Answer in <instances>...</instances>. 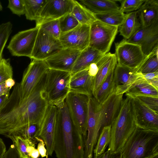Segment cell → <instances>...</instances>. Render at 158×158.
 <instances>
[{"instance_id": "cell-1", "label": "cell", "mask_w": 158, "mask_h": 158, "mask_svg": "<svg viewBox=\"0 0 158 158\" xmlns=\"http://www.w3.org/2000/svg\"><path fill=\"white\" fill-rule=\"evenodd\" d=\"M44 77L27 97L21 95L19 83L0 108V134L8 137L16 129L29 124L40 125L49 103L44 90Z\"/></svg>"}, {"instance_id": "cell-2", "label": "cell", "mask_w": 158, "mask_h": 158, "mask_svg": "<svg viewBox=\"0 0 158 158\" xmlns=\"http://www.w3.org/2000/svg\"><path fill=\"white\" fill-rule=\"evenodd\" d=\"M54 152L57 158H84L83 135L73 124L65 101L59 106Z\"/></svg>"}, {"instance_id": "cell-3", "label": "cell", "mask_w": 158, "mask_h": 158, "mask_svg": "<svg viewBox=\"0 0 158 158\" xmlns=\"http://www.w3.org/2000/svg\"><path fill=\"white\" fill-rule=\"evenodd\" d=\"M131 99L127 96L123 99L118 114L111 125L110 139L107 150L111 154L120 153L137 128Z\"/></svg>"}, {"instance_id": "cell-4", "label": "cell", "mask_w": 158, "mask_h": 158, "mask_svg": "<svg viewBox=\"0 0 158 158\" xmlns=\"http://www.w3.org/2000/svg\"><path fill=\"white\" fill-rule=\"evenodd\" d=\"M122 158H148L158 153V131L137 127L121 152Z\"/></svg>"}, {"instance_id": "cell-5", "label": "cell", "mask_w": 158, "mask_h": 158, "mask_svg": "<svg viewBox=\"0 0 158 158\" xmlns=\"http://www.w3.org/2000/svg\"><path fill=\"white\" fill-rule=\"evenodd\" d=\"M71 72L49 69L45 75L44 90L49 105L58 107L70 92Z\"/></svg>"}, {"instance_id": "cell-6", "label": "cell", "mask_w": 158, "mask_h": 158, "mask_svg": "<svg viewBox=\"0 0 158 158\" xmlns=\"http://www.w3.org/2000/svg\"><path fill=\"white\" fill-rule=\"evenodd\" d=\"M89 97L70 92L65 100L72 122L83 136H85L87 132Z\"/></svg>"}, {"instance_id": "cell-7", "label": "cell", "mask_w": 158, "mask_h": 158, "mask_svg": "<svg viewBox=\"0 0 158 158\" xmlns=\"http://www.w3.org/2000/svg\"><path fill=\"white\" fill-rule=\"evenodd\" d=\"M117 64L136 72H138L147 56L140 46L123 39L115 43V53Z\"/></svg>"}, {"instance_id": "cell-8", "label": "cell", "mask_w": 158, "mask_h": 158, "mask_svg": "<svg viewBox=\"0 0 158 158\" xmlns=\"http://www.w3.org/2000/svg\"><path fill=\"white\" fill-rule=\"evenodd\" d=\"M118 31V27L96 20L90 25L89 46L102 54L108 52Z\"/></svg>"}, {"instance_id": "cell-9", "label": "cell", "mask_w": 158, "mask_h": 158, "mask_svg": "<svg viewBox=\"0 0 158 158\" xmlns=\"http://www.w3.org/2000/svg\"><path fill=\"white\" fill-rule=\"evenodd\" d=\"M98 102L92 96L88 102L87 136L85 144L84 158H92L94 149L102 129L98 108Z\"/></svg>"}, {"instance_id": "cell-10", "label": "cell", "mask_w": 158, "mask_h": 158, "mask_svg": "<svg viewBox=\"0 0 158 158\" xmlns=\"http://www.w3.org/2000/svg\"><path fill=\"white\" fill-rule=\"evenodd\" d=\"M39 27L21 31L13 36L7 48L13 56H25L31 58Z\"/></svg>"}, {"instance_id": "cell-11", "label": "cell", "mask_w": 158, "mask_h": 158, "mask_svg": "<svg viewBox=\"0 0 158 158\" xmlns=\"http://www.w3.org/2000/svg\"><path fill=\"white\" fill-rule=\"evenodd\" d=\"M64 48L59 39L40 27L30 59L45 60Z\"/></svg>"}, {"instance_id": "cell-12", "label": "cell", "mask_w": 158, "mask_h": 158, "mask_svg": "<svg viewBox=\"0 0 158 158\" xmlns=\"http://www.w3.org/2000/svg\"><path fill=\"white\" fill-rule=\"evenodd\" d=\"M49 69L44 60H32L24 71L19 83L22 97L26 98L30 95Z\"/></svg>"}, {"instance_id": "cell-13", "label": "cell", "mask_w": 158, "mask_h": 158, "mask_svg": "<svg viewBox=\"0 0 158 158\" xmlns=\"http://www.w3.org/2000/svg\"><path fill=\"white\" fill-rule=\"evenodd\" d=\"M58 120V109L54 105H49L40 125L38 137L44 141L48 155L54 152L55 137Z\"/></svg>"}, {"instance_id": "cell-14", "label": "cell", "mask_w": 158, "mask_h": 158, "mask_svg": "<svg viewBox=\"0 0 158 158\" xmlns=\"http://www.w3.org/2000/svg\"><path fill=\"white\" fill-rule=\"evenodd\" d=\"M90 25L80 24L61 34L59 40L64 48L82 51L89 45Z\"/></svg>"}, {"instance_id": "cell-15", "label": "cell", "mask_w": 158, "mask_h": 158, "mask_svg": "<svg viewBox=\"0 0 158 158\" xmlns=\"http://www.w3.org/2000/svg\"><path fill=\"white\" fill-rule=\"evenodd\" d=\"M126 40L139 45L144 54L146 56H148L158 45V20L148 27H141L133 35Z\"/></svg>"}, {"instance_id": "cell-16", "label": "cell", "mask_w": 158, "mask_h": 158, "mask_svg": "<svg viewBox=\"0 0 158 158\" xmlns=\"http://www.w3.org/2000/svg\"><path fill=\"white\" fill-rule=\"evenodd\" d=\"M137 127L158 131V113L143 103L137 98L131 99Z\"/></svg>"}, {"instance_id": "cell-17", "label": "cell", "mask_w": 158, "mask_h": 158, "mask_svg": "<svg viewBox=\"0 0 158 158\" xmlns=\"http://www.w3.org/2000/svg\"><path fill=\"white\" fill-rule=\"evenodd\" d=\"M123 94H116L115 90L103 102H98L99 118L102 128L111 125L117 117L123 100Z\"/></svg>"}, {"instance_id": "cell-18", "label": "cell", "mask_w": 158, "mask_h": 158, "mask_svg": "<svg viewBox=\"0 0 158 158\" xmlns=\"http://www.w3.org/2000/svg\"><path fill=\"white\" fill-rule=\"evenodd\" d=\"M74 3V0H47L39 18L36 21V26L44 21L58 19L71 13Z\"/></svg>"}, {"instance_id": "cell-19", "label": "cell", "mask_w": 158, "mask_h": 158, "mask_svg": "<svg viewBox=\"0 0 158 158\" xmlns=\"http://www.w3.org/2000/svg\"><path fill=\"white\" fill-rule=\"evenodd\" d=\"M114 81L117 95L123 94L138 81L144 78L142 74L117 64L114 70Z\"/></svg>"}, {"instance_id": "cell-20", "label": "cell", "mask_w": 158, "mask_h": 158, "mask_svg": "<svg viewBox=\"0 0 158 158\" xmlns=\"http://www.w3.org/2000/svg\"><path fill=\"white\" fill-rule=\"evenodd\" d=\"M81 51L64 48L44 60L49 69L71 72Z\"/></svg>"}, {"instance_id": "cell-21", "label": "cell", "mask_w": 158, "mask_h": 158, "mask_svg": "<svg viewBox=\"0 0 158 158\" xmlns=\"http://www.w3.org/2000/svg\"><path fill=\"white\" fill-rule=\"evenodd\" d=\"M96 63L98 70L93 80V96L94 97L110 72L115 68L117 61L115 53L108 52L103 55Z\"/></svg>"}, {"instance_id": "cell-22", "label": "cell", "mask_w": 158, "mask_h": 158, "mask_svg": "<svg viewBox=\"0 0 158 158\" xmlns=\"http://www.w3.org/2000/svg\"><path fill=\"white\" fill-rule=\"evenodd\" d=\"M88 68L71 74L70 92L85 94L89 97L93 96L94 78L89 74Z\"/></svg>"}, {"instance_id": "cell-23", "label": "cell", "mask_w": 158, "mask_h": 158, "mask_svg": "<svg viewBox=\"0 0 158 158\" xmlns=\"http://www.w3.org/2000/svg\"><path fill=\"white\" fill-rule=\"evenodd\" d=\"M137 11L141 27H148L158 20V1L145 0Z\"/></svg>"}, {"instance_id": "cell-24", "label": "cell", "mask_w": 158, "mask_h": 158, "mask_svg": "<svg viewBox=\"0 0 158 158\" xmlns=\"http://www.w3.org/2000/svg\"><path fill=\"white\" fill-rule=\"evenodd\" d=\"M103 55L98 50L89 46L81 51L71 71V74L88 68L97 62Z\"/></svg>"}, {"instance_id": "cell-25", "label": "cell", "mask_w": 158, "mask_h": 158, "mask_svg": "<svg viewBox=\"0 0 158 158\" xmlns=\"http://www.w3.org/2000/svg\"><path fill=\"white\" fill-rule=\"evenodd\" d=\"M80 2L94 14L118 10L120 8L115 0H82Z\"/></svg>"}, {"instance_id": "cell-26", "label": "cell", "mask_w": 158, "mask_h": 158, "mask_svg": "<svg viewBox=\"0 0 158 158\" xmlns=\"http://www.w3.org/2000/svg\"><path fill=\"white\" fill-rule=\"evenodd\" d=\"M127 13L123 23L118 27L120 35L126 40L131 38L141 27L137 11Z\"/></svg>"}, {"instance_id": "cell-27", "label": "cell", "mask_w": 158, "mask_h": 158, "mask_svg": "<svg viewBox=\"0 0 158 158\" xmlns=\"http://www.w3.org/2000/svg\"><path fill=\"white\" fill-rule=\"evenodd\" d=\"M125 94L126 96L131 98L141 96L158 97V90L143 78L138 81Z\"/></svg>"}, {"instance_id": "cell-28", "label": "cell", "mask_w": 158, "mask_h": 158, "mask_svg": "<svg viewBox=\"0 0 158 158\" xmlns=\"http://www.w3.org/2000/svg\"><path fill=\"white\" fill-rule=\"evenodd\" d=\"M40 125L37 124H27L20 127L12 131L7 137L19 136L35 144L38 142Z\"/></svg>"}, {"instance_id": "cell-29", "label": "cell", "mask_w": 158, "mask_h": 158, "mask_svg": "<svg viewBox=\"0 0 158 158\" xmlns=\"http://www.w3.org/2000/svg\"><path fill=\"white\" fill-rule=\"evenodd\" d=\"M71 14L80 24L90 25L96 20L94 15L89 10L77 1L74 0Z\"/></svg>"}, {"instance_id": "cell-30", "label": "cell", "mask_w": 158, "mask_h": 158, "mask_svg": "<svg viewBox=\"0 0 158 158\" xmlns=\"http://www.w3.org/2000/svg\"><path fill=\"white\" fill-rule=\"evenodd\" d=\"M94 15L96 20L110 25L118 27L123 23L127 13H123L119 9Z\"/></svg>"}, {"instance_id": "cell-31", "label": "cell", "mask_w": 158, "mask_h": 158, "mask_svg": "<svg viewBox=\"0 0 158 158\" xmlns=\"http://www.w3.org/2000/svg\"><path fill=\"white\" fill-rule=\"evenodd\" d=\"M114 69L110 72L93 97L99 103L103 102L116 90L114 78Z\"/></svg>"}, {"instance_id": "cell-32", "label": "cell", "mask_w": 158, "mask_h": 158, "mask_svg": "<svg viewBox=\"0 0 158 158\" xmlns=\"http://www.w3.org/2000/svg\"><path fill=\"white\" fill-rule=\"evenodd\" d=\"M47 0H23L26 18L30 20L37 21Z\"/></svg>"}, {"instance_id": "cell-33", "label": "cell", "mask_w": 158, "mask_h": 158, "mask_svg": "<svg viewBox=\"0 0 158 158\" xmlns=\"http://www.w3.org/2000/svg\"><path fill=\"white\" fill-rule=\"evenodd\" d=\"M111 125L103 127L100 133L93 152L94 157L100 156L105 152L110 139Z\"/></svg>"}, {"instance_id": "cell-34", "label": "cell", "mask_w": 158, "mask_h": 158, "mask_svg": "<svg viewBox=\"0 0 158 158\" xmlns=\"http://www.w3.org/2000/svg\"><path fill=\"white\" fill-rule=\"evenodd\" d=\"M158 45L147 56L138 72L146 74L158 71Z\"/></svg>"}, {"instance_id": "cell-35", "label": "cell", "mask_w": 158, "mask_h": 158, "mask_svg": "<svg viewBox=\"0 0 158 158\" xmlns=\"http://www.w3.org/2000/svg\"><path fill=\"white\" fill-rule=\"evenodd\" d=\"M59 20L61 34L69 31L80 25L71 13L64 15Z\"/></svg>"}, {"instance_id": "cell-36", "label": "cell", "mask_w": 158, "mask_h": 158, "mask_svg": "<svg viewBox=\"0 0 158 158\" xmlns=\"http://www.w3.org/2000/svg\"><path fill=\"white\" fill-rule=\"evenodd\" d=\"M37 26L57 39L60 35L59 19L46 20Z\"/></svg>"}, {"instance_id": "cell-37", "label": "cell", "mask_w": 158, "mask_h": 158, "mask_svg": "<svg viewBox=\"0 0 158 158\" xmlns=\"http://www.w3.org/2000/svg\"><path fill=\"white\" fill-rule=\"evenodd\" d=\"M12 27L10 22L0 24V62L3 58V49L12 31Z\"/></svg>"}, {"instance_id": "cell-38", "label": "cell", "mask_w": 158, "mask_h": 158, "mask_svg": "<svg viewBox=\"0 0 158 158\" xmlns=\"http://www.w3.org/2000/svg\"><path fill=\"white\" fill-rule=\"evenodd\" d=\"M13 71L10 59L2 58L0 62V84L13 78Z\"/></svg>"}, {"instance_id": "cell-39", "label": "cell", "mask_w": 158, "mask_h": 158, "mask_svg": "<svg viewBox=\"0 0 158 158\" xmlns=\"http://www.w3.org/2000/svg\"><path fill=\"white\" fill-rule=\"evenodd\" d=\"M119 10L124 13L137 11L145 2V0H121Z\"/></svg>"}, {"instance_id": "cell-40", "label": "cell", "mask_w": 158, "mask_h": 158, "mask_svg": "<svg viewBox=\"0 0 158 158\" xmlns=\"http://www.w3.org/2000/svg\"><path fill=\"white\" fill-rule=\"evenodd\" d=\"M13 142V145L22 158H31L27 151V143L26 140L19 136H12L9 137Z\"/></svg>"}, {"instance_id": "cell-41", "label": "cell", "mask_w": 158, "mask_h": 158, "mask_svg": "<svg viewBox=\"0 0 158 158\" xmlns=\"http://www.w3.org/2000/svg\"><path fill=\"white\" fill-rule=\"evenodd\" d=\"M7 7L13 14L19 16L25 14V7L23 0H9Z\"/></svg>"}, {"instance_id": "cell-42", "label": "cell", "mask_w": 158, "mask_h": 158, "mask_svg": "<svg viewBox=\"0 0 158 158\" xmlns=\"http://www.w3.org/2000/svg\"><path fill=\"white\" fill-rule=\"evenodd\" d=\"M137 98L148 107L158 113V97L141 96Z\"/></svg>"}, {"instance_id": "cell-43", "label": "cell", "mask_w": 158, "mask_h": 158, "mask_svg": "<svg viewBox=\"0 0 158 158\" xmlns=\"http://www.w3.org/2000/svg\"><path fill=\"white\" fill-rule=\"evenodd\" d=\"M142 74L146 80L156 89L158 90V71Z\"/></svg>"}, {"instance_id": "cell-44", "label": "cell", "mask_w": 158, "mask_h": 158, "mask_svg": "<svg viewBox=\"0 0 158 158\" xmlns=\"http://www.w3.org/2000/svg\"><path fill=\"white\" fill-rule=\"evenodd\" d=\"M3 158H22L13 145H11L6 151Z\"/></svg>"}, {"instance_id": "cell-45", "label": "cell", "mask_w": 158, "mask_h": 158, "mask_svg": "<svg viewBox=\"0 0 158 158\" xmlns=\"http://www.w3.org/2000/svg\"><path fill=\"white\" fill-rule=\"evenodd\" d=\"M37 141L39 143L38 144L37 149H38L40 155L42 158L46 156L47 151L45 147V143L43 140L39 138H37Z\"/></svg>"}, {"instance_id": "cell-46", "label": "cell", "mask_w": 158, "mask_h": 158, "mask_svg": "<svg viewBox=\"0 0 158 158\" xmlns=\"http://www.w3.org/2000/svg\"><path fill=\"white\" fill-rule=\"evenodd\" d=\"M98 70V68L96 62L91 64L88 68L89 73L94 78L96 76Z\"/></svg>"}, {"instance_id": "cell-47", "label": "cell", "mask_w": 158, "mask_h": 158, "mask_svg": "<svg viewBox=\"0 0 158 158\" xmlns=\"http://www.w3.org/2000/svg\"><path fill=\"white\" fill-rule=\"evenodd\" d=\"M10 89L6 87L5 81L0 84V96L10 93Z\"/></svg>"}, {"instance_id": "cell-48", "label": "cell", "mask_w": 158, "mask_h": 158, "mask_svg": "<svg viewBox=\"0 0 158 158\" xmlns=\"http://www.w3.org/2000/svg\"><path fill=\"white\" fill-rule=\"evenodd\" d=\"M6 151L5 145L2 139L0 138V158H3Z\"/></svg>"}, {"instance_id": "cell-49", "label": "cell", "mask_w": 158, "mask_h": 158, "mask_svg": "<svg viewBox=\"0 0 158 158\" xmlns=\"http://www.w3.org/2000/svg\"><path fill=\"white\" fill-rule=\"evenodd\" d=\"M15 81L12 78H9L5 81L6 86V87L11 89L15 84Z\"/></svg>"}, {"instance_id": "cell-50", "label": "cell", "mask_w": 158, "mask_h": 158, "mask_svg": "<svg viewBox=\"0 0 158 158\" xmlns=\"http://www.w3.org/2000/svg\"><path fill=\"white\" fill-rule=\"evenodd\" d=\"M29 155L31 158H38L40 154L38 149L35 148L29 154Z\"/></svg>"}, {"instance_id": "cell-51", "label": "cell", "mask_w": 158, "mask_h": 158, "mask_svg": "<svg viewBox=\"0 0 158 158\" xmlns=\"http://www.w3.org/2000/svg\"><path fill=\"white\" fill-rule=\"evenodd\" d=\"M10 95V93L0 96V108L3 104L8 98Z\"/></svg>"}, {"instance_id": "cell-52", "label": "cell", "mask_w": 158, "mask_h": 158, "mask_svg": "<svg viewBox=\"0 0 158 158\" xmlns=\"http://www.w3.org/2000/svg\"><path fill=\"white\" fill-rule=\"evenodd\" d=\"M110 154V152L107 150L98 156L94 157V158H109Z\"/></svg>"}, {"instance_id": "cell-53", "label": "cell", "mask_w": 158, "mask_h": 158, "mask_svg": "<svg viewBox=\"0 0 158 158\" xmlns=\"http://www.w3.org/2000/svg\"><path fill=\"white\" fill-rule=\"evenodd\" d=\"M109 158H122L121 153L116 154H110Z\"/></svg>"}, {"instance_id": "cell-54", "label": "cell", "mask_w": 158, "mask_h": 158, "mask_svg": "<svg viewBox=\"0 0 158 158\" xmlns=\"http://www.w3.org/2000/svg\"><path fill=\"white\" fill-rule=\"evenodd\" d=\"M148 158H158V153H156Z\"/></svg>"}, {"instance_id": "cell-55", "label": "cell", "mask_w": 158, "mask_h": 158, "mask_svg": "<svg viewBox=\"0 0 158 158\" xmlns=\"http://www.w3.org/2000/svg\"><path fill=\"white\" fill-rule=\"evenodd\" d=\"M2 4L0 2V11H2Z\"/></svg>"}]
</instances>
